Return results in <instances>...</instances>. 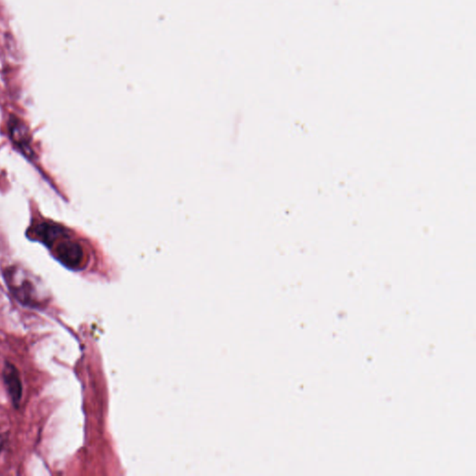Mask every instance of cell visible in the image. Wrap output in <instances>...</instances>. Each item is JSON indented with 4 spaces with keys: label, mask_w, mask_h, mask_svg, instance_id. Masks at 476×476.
I'll return each mask as SVG.
<instances>
[{
    "label": "cell",
    "mask_w": 476,
    "mask_h": 476,
    "mask_svg": "<svg viewBox=\"0 0 476 476\" xmlns=\"http://www.w3.org/2000/svg\"><path fill=\"white\" fill-rule=\"evenodd\" d=\"M35 236L47 248L64 266L72 270L82 267L86 252L78 241L73 239L67 229L52 223H41L36 225Z\"/></svg>",
    "instance_id": "cell-1"
},
{
    "label": "cell",
    "mask_w": 476,
    "mask_h": 476,
    "mask_svg": "<svg viewBox=\"0 0 476 476\" xmlns=\"http://www.w3.org/2000/svg\"><path fill=\"white\" fill-rule=\"evenodd\" d=\"M3 276L14 298L22 304L38 308L47 304L49 298L43 285L24 268L10 266L3 272Z\"/></svg>",
    "instance_id": "cell-2"
},
{
    "label": "cell",
    "mask_w": 476,
    "mask_h": 476,
    "mask_svg": "<svg viewBox=\"0 0 476 476\" xmlns=\"http://www.w3.org/2000/svg\"><path fill=\"white\" fill-rule=\"evenodd\" d=\"M8 128L10 141L16 149L30 161L35 159L36 156L33 147L32 136L27 126L18 117L11 116L8 119Z\"/></svg>",
    "instance_id": "cell-3"
},
{
    "label": "cell",
    "mask_w": 476,
    "mask_h": 476,
    "mask_svg": "<svg viewBox=\"0 0 476 476\" xmlns=\"http://www.w3.org/2000/svg\"><path fill=\"white\" fill-rule=\"evenodd\" d=\"M3 379L8 393L13 400L14 406H18L22 399V385L18 371L10 363H6L3 369Z\"/></svg>",
    "instance_id": "cell-4"
},
{
    "label": "cell",
    "mask_w": 476,
    "mask_h": 476,
    "mask_svg": "<svg viewBox=\"0 0 476 476\" xmlns=\"http://www.w3.org/2000/svg\"><path fill=\"white\" fill-rule=\"evenodd\" d=\"M6 439L3 438L2 435H0V452H2L3 447H4Z\"/></svg>",
    "instance_id": "cell-5"
}]
</instances>
